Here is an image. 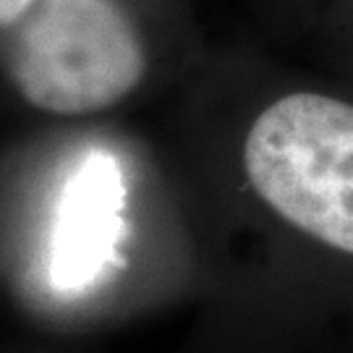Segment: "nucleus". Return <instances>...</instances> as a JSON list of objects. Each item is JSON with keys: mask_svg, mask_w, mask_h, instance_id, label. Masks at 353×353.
<instances>
[{"mask_svg": "<svg viewBox=\"0 0 353 353\" xmlns=\"http://www.w3.org/2000/svg\"><path fill=\"white\" fill-rule=\"evenodd\" d=\"M243 165L290 225L353 254V105L296 92L254 121Z\"/></svg>", "mask_w": 353, "mask_h": 353, "instance_id": "f257e3e1", "label": "nucleus"}, {"mask_svg": "<svg viewBox=\"0 0 353 353\" xmlns=\"http://www.w3.org/2000/svg\"><path fill=\"white\" fill-rule=\"evenodd\" d=\"M11 74L32 105L94 113L144 76V48L115 0H37L16 34Z\"/></svg>", "mask_w": 353, "mask_h": 353, "instance_id": "f03ea898", "label": "nucleus"}, {"mask_svg": "<svg viewBox=\"0 0 353 353\" xmlns=\"http://www.w3.org/2000/svg\"><path fill=\"white\" fill-rule=\"evenodd\" d=\"M126 183L110 152L92 150L63 183L50 239V283L81 293L115 265L123 239Z\"/></svg>", "mask_w": 353, "mask_h": 353, "instance_id": "7ed1b4c3", "label": "nucleus"}, {"mask_svg": "<svg viewBox=\"0 0 353 353\" xmlns=\"http://www.w3.org/2000/svg\"><path fill=\"white\" fill-rule=\"evenodd\" d=\"M37 0H0V26H8L21 21L26 13L32 11Z\"/></svg>", "mask_w": 353, "mask_h": 353, "instance_id": "20e7f679", "label": "nucleus"}]
</instances>
